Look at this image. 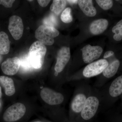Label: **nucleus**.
Wrapping results in <instances>:
<instances>
[{"instance_id":"obj_5","label":"nucleus","mask_w":122,"mask_h":122,"mask_svg":"<svg viewBox=\"0 0 122 122\" xmlns=\"http://www.w3.org/2000/svg\"><path fill=\"white\" fill-rule=\"evenodd\" d=\"M108 66V61L105 59H101L92 62L84 69L83 72V76L86 78L97 76L103 73Z\"/></svg>"},{"instance_id":"obj_19","label":"nucleus","mask_w":122,"mask_h":122,"mask_svg":"<svg viewBox=\"0 0 122 122\" xmlns=\"http://www.w3.org/2000/svg\"><path fill=\"white\" fill-rule=\"evenodd\" d=\"M112 31L115 33L113 38L115 41H119L122 39V20H120L113 27Z\"/></svg>"},{"instance_id":"obj_27","label":"nucleus","mask_w":122,"mask_h":122,"mask_svg":"<svg viewBox=\"0 0 122 122\" xmlns=\"http://www.w3.org/2000/svg\"><path fill=\"white\" fill-rule=\"evenodd\" d=\"M2 91H1V87L0 86V98L2 97Z\"/></svg>"},{"instance_id":"obj_30","label":"nucleus","mask_w":122,"mask_h":122,"mask_svg":"<svg viewBox=\"0 0 122 122\" xmlns=\"http://www.w3.org/2000/svg\"></svg>"},{"instance_id":"obj_7","label":"nucleus","mask_w":122,"mask_h":122,"mask_svg":"<svg viewBox=\"0 0 122 122\" xmlns=\"http://www.w3.org/2000/svg\"><path fill=\"white\" fill-rule=\"evenodd\" d=\"M40 95L45 102L50 105H59L63 102L64 99L62 94L47 87L42 89Z\"/></svg>"},{"instance_id":"obj_15","label":"nucleus","mask_w":122,"mask_h":122,"mask_svg":"<svg viewBox=\"0 0 122 122\" xmlns=\"http://www.w3.org/2000/svg\"><path fill=\"white\" fill-rule=\"evenodd\" d=\"M85 95L79 94L76 95L73 100L72 103V109L76 113L81 112L86 100Z\"/></svg>"},{"instance_id":"obj_12","label":"nucleus","mask_w":122,"mask_h":122,"mask_svg":"<svg viewBox=\"0 0 122 122\" xmlns=\"http://www.w3.org/2000/svg\"><path fill=\"white\" fill-rule=\"evenodd\" d=\"M0 84L4 88L5 93L9 96L13 95L16 90L13 80L11 78L4 76H0Z\"/></svg>"},{"instance_id":"obj_13","label":"nucleus","mask_w":122,"mask_h":122,"mask_svg":"<svg viewBox=\"0 0 122 122\" xmlns=\"http://www.w3.org/2000/svg\"><path fill=\"white\" fill-rule=\"evenodd\" d=\"M78 4L81 10L86 16L92 17L96 15L97 11L91 0H80Z\"/></svg>"},{"instance_id":"obj_23","label":"nucleus","mask_w":122,"mask_h":122,"mask_svg":"<svg viewBox=\"0 0 122 122\" xmlns=\"http://www.w3.org/2000/svg\"><path fill=\"white\" fill-rule=\"evenodd\" d=\"M15 1L14 0H0V5H2L5 8H10Z\"/></svg>"},{"instance_id":"obj_8","label":"nucleus","mask_w":122,"mask_h":122,"mask_svg":"<svg viewBox=\"0 0 122 122\" xmlns=\"http://www.w3.org/2000/svg\"><path fill=\"white\" fill-rule=\"evenodd\" d=\"M82 52L83 61L85 63H90L98 59L103 52L102 48L99 46H92L86 45L81 49Z\"/></svg>"},{"instance_id":"obj_6","label":"nucleus","mask_w":122,"mask_h":122,"mask_svg":"<svg viewBox=\"0 0 122 122\" xmlns=\"http://www.w3.org/2000/svg\"><path fill=\"white\" fill-rule=\"evenodd\" d=\"M8 29L14 39H20L23 35L24 26L21 18L14 15L10 17L9 20Z\"/></svg>"},{"instance_id":"obj_16","label":"nucleus","mask_w":122,"mask_h":122,"mask_svg":"<svg viewBox=\"0 0 122 122\" xmlns=\"http://www.w3.org/2000/svg\"><path fill=\"white\" fill-rule=\"evenodd\" d=\"M10 42L8 36L5 32H0V54H8L10 50Z\"/></svg>"},{"instance_id":"obj_14","label":"nucleus","mask_w":122,"mask_h":122,"mask_svg":"<svg viewBox=\"0 0 122 122\" xmlns=\"http://www.w3.org/2000/svg\"><path fill=\"white\" fill-rule=\"evenodd\" d=\"M109 93L113 97H118L122 93V75L113 81L109 88Z\"/></svg>"},{"instance_id":"obj_9","label":"nucleus","mask_w":122,"mask_h":122,"mask_svg":"<svg viewBox=\"0 0 122 122\" xmlns=\"http://www.w3.org/2000/svg\"><path fill=\"white\" fill-rule=\"evenodd\" d=\"M70 49L66 46L62 47L57 54V61L55 66L56 72L60 73L63 70L70 58Z\"/></svg>"},{"instance_id":"obj_10","label":"nucleus","mask_w":122,"mask_h":122,"mask_svg":"<svg viewBox=\"0 0 122 122\" xmlns=\"http://www.w3.org/2000/svg\"><path fill=\"white\" fill-rule=\"evenodd\" d=\"M20 63V58L15 57L6 59L2 62L1 67L5 74L12 76L16 74L18 72Z\"/></svg>"},{"instance_id":"obj_21","label":"nucleus","mask_w":122,"mask_h":122,"mask_svg":"<svg viewBox=\"0 0 122 122\" xmlns=\"http://www.w3.org/2000/svg\"><path fill=\"white\" fill-rule=\"evenodd\" d=\"M43 23L44 25H45L54 27L55 26L57 25V20L55 16L53 14H51L44 19Z\"/></svg>"},{"instance_id":"obj_29","label":"nucleus","mask_w":122,"mask_h":122,"mask_svg":"<svg viewBox=\"0 0 122 122\" xmlns=\"http://www.w3.org/2000/svg\"><path fill=\"white\" fill-rule=\"evenodd\" d=\"M29 1H32L33 0H28Z\"/></svg>"},{"instance_id":"obj_20","label":"nucleus","mask_w":122,"mask_h":122,"mask_svg":"<svg viewBox=\"0 0 122 122\" xmlns=\"http://www.w3.org/2000/svg\"><path fill=\"white\" fill-rule=\"evenodd\" d=\"M71 9L67 8L62 12L61 16L62 21L64 23H69L72 22L73 18L71 14Z\"/></svg>"},{"instance_id":"obj_11","label":"nucleus","mask_w":122,"mask_h":122,"mask_svg":"<svg viewBox=\"0 0 122 122\" xmlns=\"http://www.w3.org/2000/svg\"><path fill=\"white\" fill-rule=\"evenodd\" d=\"M108 24V21L106 19H100L95 20L90 25L91 32L95 35L101 34L107 29Z\"/></svg>"},{"instance_id":"obj_26","label":"nucleus","mask_w":122,"mask_h":122,"mask_svg":"<svg viewBox=\"0 0 122 122\" xmlns=\"http://www.w3.org/2000/svg\"><path fill=\"white\" fill-rule=\"evenodd\" d=\"M79 0H67V2H69L71 4H77L78 3Z\"/></svg>"},{"instance_id":"obj_24","label":"nucleus","mask_w":122,"mask_h":122,"mask_svg":"<svg viewBox=\"0 0 122 122\" xmlns=\"http://www.w3.org/2000/svg\"><path fill=\"white\" fill-rule=\"evenodd\" d=\"M38 2L39 5L42 7H46L48 5L50 2L51 0H38Z\"/></svg>"},{"instance_id":"obj_2","label":"nucleus","mask_w":122,"mask_h":122,"mask_svg":"<svg viewBox=\"0 0 122 122\" xmlns=\"http://www.w3.org/2000/svg\"><path fill=\"white\" fill-rule=\"evenodd\" d=\"M35 37L45 45L51 46L54 42V38L58 36L59 31L54 27L42 25L35 31Z\"/></svg>"},{"instance_id":"obj_4","label":"nucleus","mask_w":122,"mask_h":122,"mask_svg":"<svg viewBox=\"0 0 122 122\" xmlns=\"http://www.w3.org/2000/svg\"><path fill=\"white\" fill-rule=\"evenodd\" d=\"M99 104V100L95 96H90L87 98L81 112L82 118L85 120L92 118L96 114Z\"/></svg>"},{"instance_id":"obj_18","label":"nucleus","mask_w":122,"mask_h":122,"mask_svg":"<svg viewBox=\"0 0 122 122\" xmlns=\"http://www.w3.org/2000/svg\"><path fill=\"white\" fill-rule=\"evenodd\" d=\"M66 1L64 0H54L51 5V11L55 14L58 15L62 12L66 5Z\"/></svg>"},{"instance_id":"obj_25","label":"nucleus","mask_w":122,"mask_h":122,"mask_svg":"<svg viewBox=\"0 0 122 122\" xmlns=\"http://www.w3.org/2000/svg\"><path fill=\"white\" fill-rule=\"evenodd\" d=\"M114 54V52L113 51H107L105 53L103 58H107L109 57L112 56Z\"/></svg>"},{"instance_id":"obj_3","label":"nucleus","mask_w":122,"mask_h":122,"mask_svg":"<svg viewBox=\"0 0 122 122\" xmlns=\"http://www.w3.org/2000/svg\"><path fill=\"white\" fill-rule=\"evenodd\" d=\"M26 111L24 104L17 102L9 107L3 116V118L6 122H16L24 116Z\"/></svg>"},{"instance_id":"obj_28","label":"nucleus","mask_w":122,"mask_h":122,"mask_svg":"<svg viewBox=\"0 0 122 122\" xmlns=\"http://www.w3.org/2000/svg\"><path fill=\"white\" fill-rule=\"evenodd\" d=\"M58 74V73H57V72H56L55 73V75L56 76H57Z\"/></svg>"},{"instance_id":"obj_22","label":"nucleus","mask_w":122,"mask_h":122,"mask_svg":"<svg viewBox=\"0 0 122 122\" xmlns=\"http://www.w3.org/2000/svg\"><path fill=\"white\" fill-rule=\"evenodd\" d=\"M96 1L98 5L104 10L110 9L113 5V1L111 0H96Z\"/></svg>"},{"instance_id":"obj_17","label":"nucleus","mask_w":122,"mask_h":122,"mask_svg":"<svg viewBox=\"0 0 122 122\" xmlns=\"http://www.w3.org/2000/svg\"><path fill=\"white\" fill-rule=\"evenodd\" d=\"M120 65V61L118 60L113 61L103 72V76L107 78H110L114 76L117 72Z\"/></svg>"},{"instance_id":"obj_1","label":"nucleus","mask_w":122,"mask_h":122,"mask_svg":"<svg viewBox=\"0 0 122 122\" xmlns=\"http://www.w3.org/2000/svg\"><path fill=\"white\" fill-rule=\"evenodd\" d=\"M46 52L45 45L39 41L34 42L30 46L29 57L32 66L36 69L41 68L44 64Z\"/></svg>"}]
</instances>
